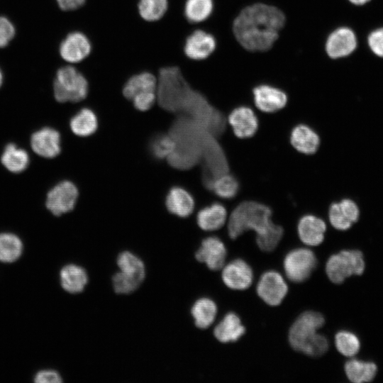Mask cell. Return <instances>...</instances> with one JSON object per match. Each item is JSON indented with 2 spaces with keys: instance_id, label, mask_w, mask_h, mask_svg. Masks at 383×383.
<instances>
[{
  "instance_id": "ee69618b",
  "label": "cell",
  "mask_w": 383,
  "mask_h": 383,
  "mask_svg": "<svg viewBox=\"0 0 383 383\" xmlns=\"http://www.w3.org/2000/svg\"><path fill=\"white\" fill-rule=\"evenodd\" d=\"M2 82H3V74H2V72H1V71L0 70V87L2 84Z\"/></svg>"
},
{
  "instance_id": "7402d4cb",
  "label": "cell",
  "mask_w": 383,
  "mask_h": 383,
  "mask_svg": "<svg viewBox=\"0 0 383 383\" xmlns=\"http://www.w3.org/2000/svg\"><path fill=\"white\" fill-rule=\"evenodd\" d=\"M165 204L170 213L182 218L189 216L194 208L192 196L180 187H174L169 191Z\"/></svg>"
},
{
  "instance_id": "8992f818",
  "label": "cell",
  "mask_w": 383,
  "mask_h": 383,
  "mask_svg": "<svg viewBox=\"0 0 383 383\" xmlns=\"http://www.w3.org/2000/svg\"><path fill=\"white\" fill-rule=\"evenodd\" d=\"M362 253L357 250H344L332 255L326 264L328 279L335 284H341L352 275H360L365 270Z\"/></svg>"
},
{
  "instance_id": "1f68e13d",
  "label": "cell",
  "mask_w": 383,
  "mask_h": 383,
  "mask_svg": "<svg viewBox=\"0 0 383 383\" xmlns=\"http://www.w3.org/2000/svg\"><path fill=\"white\" fill-rule=\"evenodd\" d=\"M23 244L21 239L10 233H0V261L12 262L21 255Z\"/></svg>"
},
{
  "instance_id": "3957f363",
  "label": "cell",
  "mask_w": 383,
  "mask_h": 383,
  "mask_svg": "<svg viewBox=\"0 0 383 383\" xmlns=\"http://www.w3.org/2000/svg\"><path fill=\"white\" fill-rule=\"evenodd\" d=\"M324 323L323 315L318 312L302 313L289 329V341L292 348L311 357L318 354L326 342L325 336L318 333Z\"/></svg>"
},
{
  "instance_id": "ac0fdd59",
  "label": "cell",
  "mask_w": 383,
  "mask_h": 383,
  "mask_svg": "<svg viewBox=\"0 0 383 383\" xmlns=\"http://www.w3.org/2000/svg\"><path fill=\"white\" fill-rule=\"evenodd\" d=\"M357 205L351 199H344L333 203L328 210V218L331 226L340 231L349 229L359 218Z\"/></svg>"
},
{
  "instance_id": "f35d334b",
  "label": "cell",
  "mask_w": 383,
  "mask_h": 383,
  "mask_svg": "<svg viewBox=\"0 0 383 383\" xmlns=\"http://www.w3.org/2000/svg\"><path fill=\"white\" fill-rule=\"evenodd\" d=\"M367 43L374 55L383 57V27L372 31L368 35Z\"/></svg>"
},
{
  "instance_id": "5b68a950",
  "label": "cell",
  "mask_w": 383,
  "mask_h": 383,
  "mask_svg": "<svg viewBox=\"0 0 383 383\" xmlns=\"http://www.w3.org/2000/svg\"><path fill=\"white\" fill-rule=\"evenodd\" d=\"M89 92V82L76 65L66 64L57 69L53 82V94L57 101L81 102L88 97Z\"/></svg>"
},
{
  "instance_id": "f6af8a7d",
  "label": "cell",
  "mask_w": 383,
  "mask_h": 383,
  "mask_svg": "<svg viewBox=\"0 0 383 383\" xmlns=\"http://www.w3.org/2000/svg\"><path fill=\"white\" fill-rule=\"evenodd\" d=\"M259 1H260V0H259Z\"/></svg>"
},
{
  "instance_id": "d4e9b609",
  "label": "cell",
  "mask_w": 383,
  "mask_h": 383,
  "mask_svg": "<svg viewBox=\"0 0 383 383\" xmlns=\"http://www.w3.org/2000/svg\"><path fill=\"white\" fill-rule=\"evenodd\" d=\"M62 288L71 294L82 292L88 283V274L79 265L69 264L64 266L60 272Z\"/></svg>"
},
{
  "instance_id": "d6986e66",
  "label": "cell",
  "mask_w": 383,
  "mask_h": 383,
  "mask_svg": "<svg viewBox=\"0 0 383 383\" xmlns=\"http://www.w3.org/2000/svg\"><path fill=\"white\" fill-rule=\"evenodd\" d=\"M326 224L321 218L308 214L302 216L297 224L301 241L308 246H318L324 240Z\"/></svg>"
},
{
  "instance_id": "83f0119b",
  "label": "cell",
  "mask_w": 383,
  "mask_h": 383,
  "mask_svg": "<svg viewBox=\"0 0 383 383\" xmlns=\"http://www.w3.org/2000/svg\"><path fill=\"white\" fill-rule=\"evenodd\" d=\"M98 121L94 111L89 108H82L70 120V126L77 135L85 137L93 134L97 129Z\"/></svg>"
},
{
  "instance_id": "4fadbf2b",
  "label": "cell",
  "mask_w": 383,
  "mask_h": 383,
  "mask_svg": "<svg viewBox=\"0 0 383 383\" xmlns=\"http://www.w3.org/2000/svg\"><path fill=\"white\" fill-rule=\"evenodd\" d=\"M259 297L267 304L279 305L288 292V286L283 277L277 272L270 270L259 279L257 288Z\"/></svg>"
},
{
  "instance_id": "5bb4252c",
  "label": "cell",
  "mask_w": 383,
  "mask_h": 383,
  "mask_svg": "<svg viewBox=\"0 0 383 383\" xmlns=\"http://www.w3.org/2000/svg\"><path fill=\"white\" fill-rule=\"evenodd\" d=\"M228 121L234 135L241 139L252 137L259 126L256 114L246 105L234 108L228 116Z\"/></svg>"
},
{
  "instance_id": "8fae6325",
  "label": "cell",
  "mask_w": 383,
  "mask_h": 383,
  "mask_svg": "<svg viewBox=\"0 0 383 383\" xmlns=\"http://www.w3.org/2000/svg\"><path fill=\"white\" fill-rule=\"evenodd\" d=\"M217 40L213 34L196 27L186 37L183 51L189 60L201 61L209 58L216 50Z\"/></svg>"
},
{
  "instance_id": "e0dca14e",
  "label": "cell",
  "mask_w": 383,
  "mask_h": 383,
  "mask_svg": "<svg viewBox=\"0 0 383 383\" xmlns=\"http://www.w3.org/2000/svg\"><path fill=\"white\" fill-rule=\"evenodd\" d=\"M30 142L33 152L45 158H53L61 151L60 135L52 128L45 127L35 131Z\"/></svg>"
},
{
  "instance_id": "e575fe53",
  "label": "cell",
  "mask_w": 383,
  "mask_h": 383,
  "mask_svg": "<svg viewBox=\"0 0 383 383\" xmlns=\"http://www.w3.org/2000/svg\"><path fill=\"white\" fill-rule=\"evenodd\" d=\"M335 344L338 352L344 356L353 357L360 348L359 338L353 333L341 331L335 336Z\"/></svg>"
},
{
  "instance_id": "60d3db41",
  "label": "cell",
  "mask_w": 383,
  "mask_h": 383,
  "mask_svg": "<svg viewBox=\"0 0 383 383\" xmlns=\"http://www.w3.org/2000/svg\"><path fill=\"white\" fill-rule=\"evenodd\" d=\"M36 383H60L62 382L60 374L52 370L39 371L35 376Z\"/></svg>"
},
{
  "instance_id": "44dd1931",
  "label": "cell",
  "mask_w": 383,
  "mask_h": 383,
  "mask_svg": "<svg viewBox=\"0 0 383 383\" xmlns=\"http://www.w3.org/2000/svg\"><path fill=\"white\" fill-rule=\"evenodd\" d=\"M289 141L292 146L299 152L313 155L320 146L318 133L306 124H299L292 130Z\"/></svg>"
},
{
  "instance_id": "2e32d148",
  "label": "cell",
  "mask_w": 383,
  "mask_h": 383,
  "mask_svg": "<svg viewBox=\"0 0 383 383\" xmlns=\"http://www.w3.org/2000/svg\"><path fill=\"white\" fill-rule=\"evenodd\" d=\"M227 255V250L223 241L217 237L206 238L195 253L197 261L206 264L211 270L216 271L223 268Z\"/></svg>"
},
{
  "instance_id": "9c48e42d",
  "label": "cell",
  "mask_w": 383,
  "mask_h": 383,
  "mask_svg": "<svg viewBox=\"0 0 383 383\" xmlns=\"http://www.w3.org/2000/svg\"><path fill=\"white\" fill-rule=\"evenodd\" d=\"M92 50L89 38L84 32L74 30L68 32L59 44L60 58L67 64L77 65L86 60Z\"/></svg>"
},
{
  "instance_id": "d6a6232c",
  "label": "cell",
  "mask_w": 383,
  "mask_h": 383,
  "mask_svg": "<svg viewBox=\"0 0 383 383\" xmlns=\"http://www.w3.org/2000/svg\"><path fill=\"white\" fill-rule=\"evenodd\" d=\"M209 189L222 199H231L238 194L239 183L233 174L223 173L212 181Z\"/></svg>"
},
{
  "instance_id": "8d00e7d4",
  "label": "cell",
  "mask_w": 383,
  "mask_h": 383,
  "mask_svg": "<svg viewBox=\"0 0 383 383\" xmlns=\"http://www.w3.org/2000/svg\"><path fill=\"white\" fill-rule=\"evenodd\" d=\"M142 282L122 272H118L112 277L113 287L117 294H128L135 292Z\"/></svg>"
},
{
  "instance_id": "d590c367",
  "label": "cell",
  "mask_w": 383,
  "mask_h": 383,
  "mask_svg": "<svg viewBox=\"0 0 383 383\" xmlns=\"http://www.w3.org/2000/svg\"><path fill=\"white\" fill-rule=\"evenodd\" d=\"M149 148L154 157L163 159L173 152L175 142L170 135L159 134L151 140Z\"/></svg>"
},
{
  "instance_id": "6da1fadb",
  "label": "cell",
  "mask_w": 383,
  "mask_h": 383,
  "mask_svg": "<svg viewBox=\"0 0 383 383\" xmlns=\"http://www.w3.org/2000/svg\"><path fill=\"white\" fill-rule=\"evenodd\" d=\"M286 18L277 6L257 1L243 7L233 22V33L245 50L261 52L270 50L279 38Z\"/></svg>"
},
{
  "instance_id": "f1b7e54d",
  "label": "cell",
  "mask_w": 383,
  "mask_h": 383,
  "mask_svg": "<svg viewBox=\"0 0 383 383\" xmlns=\"http://www.w3.org/2000/svg\"><path fill=\"white\" fill-rule=\"evenodd\" d=\"M377 365L372 362L352 359L346 362L345 372L348 379L354 383L372 381L377 373Z\"/></svg>"
},
{
  "instance_id": "30bf717a",
  "label": "cell",
  "mask_w": 383,
  "mask_h": 383,
  "mask_svg": "<svg viewBox=\"0 0 383 383\" xmlns=\"http://www.w3.org/2000/svg\"><path fill=\"white\" fill-rule=\"evenodd\" d=\"M251 94L256 108L266 113H273L283 109L289 101V95L285 90L267 82L254 86Z\"/></svg>"
},
{
  "instance_id": "9a60e30c",
  "label": "cell",
  "mask_w": 383,
  "mask_h": 383,
  "mask_svg": "<svg viewBox=\"0 0 383 383\" xmlns=\"http://www.w3.org/2000/svg\"><path fill=\"white\" fill-rule=\"evenodd\" d=\"M222 269V280L226 286L231 289H247L253 282L252 270L243 260H234L224 265Z\"/></svg>"
},
{
  "instance_id": "7a4b0ae2",
  "label": "cell",
  "mask_w": 383,
  "mask_h": 383,
  "mask_svg": "<svg viewBox=\"0 0 383 383\" xmlns=\"http://www.w3.org/2000/svg\"><path fill=\"white\" fill-rule=\"evenodd\" d=\"M272 210L267 205L255 201L240 203L231 213L228 221V233L236 239L248 231H253L257 236L266 234L276 225L272 220Z\"/></svg>"
},
{
  "instance_id": "7bdbcfd3",
  "label": "cell",
  "mask_w": 383,
  "mask_h": 383,
  "mask_svg": "<svg viewBox=\"0 0 383 383\" xmlns=\"http://www.w3.org/2000/svg\"><path fill=\"white\" fill-rule=\"evenodd\" d=\"M350 4L355 6H362L369 2L370 0H348Z\"/></svg>"
},
{
  "instance_id": "4dcf8cb0",
  "label": "cell",
  "mask_w": 383,
  "mask_h": 383,
  "mask_svg": "<svg viewBox=\"0 0 383 383\" xmlns=\"http://www.w3.org/2000/svg\"><path fill=\"white\" fill-rule=\"evenodd\" d=\"M121 272L143 282L145 277V267L142 260L129 251L121 252L116 260Z\"/></svg>"
},
{
  "instance_id": "cb8c5ba5",
  "label": "cell",
  "mask_w": 383,
  "mask_h": 383,
  "mask_svg": "<svg viewBox=\"0 0 383 383\" xmlns=\"http://www.w3.org/2000/svg\"><path fill=\"white\" fill-rule=\"evenodd\" d=\"M228 213L225 206L213 203L201 209L196 216L198 226L204 231H213L220 229L227 221Z\"/></svg>"
},
{
  "instance_id": "603a6c76",
  "label": "cell",
  "mask_w": 383,
  "mask_h": 383,
  "mask_svg": "<svg viewBox=\"0 0 383 383\" xmlns=\"http://www.w3.org/2000/svg\"><path fill=\"white\" fill-rule=\"evenodd\" d=\"M245 332L240 318L233 312L226 314L213 329L215 338L223 343L237 341Z\"/></svg>"
},
{
  "instance_id": "4316f807",
  "label": "cell",
  "mask_w": 383,
  "mask_h": 383,
  "mask_svg": "<svg viewBox=\"0 0 383 383\" xmlns=\"http://www.w3.org/2000/svg\"><path fill=\"white\" fill-rule=\"evenodd\" d=\"M195 326L206 329L214 322L217 314L216 303L211 299L203 297L197 299L191 309Z\"/></svg>"
},
{
  "instance_id": "b9f144b4",
  "label": "cell",
  "mask_w": 383,
  "mask_h": 383,
  "mask_svg": "<svg viewBox=\"0 0 383 383\" xmlns=\"http://www.w3.org/2000/svg\"><path fill=\"white\" fill-rule=\"evenodd\" d=\"M58 8L65 12L76 11L84 6L86 0H55Z\"/></svg>"
},
{
  "instance_id": "f546056e",
  "label": "cell",
  "mask_w": 383,
  "mask_h": 383,
  "mask_svg": "<svg viewBox=\"0 0 383 383\" xmlns=\"http://www.w3.org/2000/svg\"><path fill=\"white\" fill-rule=\"evenodd\" d=\"M1 162L9 172L20 173L28 167L29 156L25 150L18 148L13 143H9L4 150Z\"/></svg>"
},
{
  "instance_id": "74e56055",
  "label": "cell",
  "mask_w": 383,
  "mask_h": 383,
  "mask_svg": "<svg viewBox=\"0 0 383 383\" xmlns=\"http://www.w3.org/2000/svg\"><path fill=\"white\" fill-rule=\"evenodd\" d=\"M283 235V228L276 224V226L266 234L256 237V243L261 250L264 252H272L277 247Z\"/></svg>"
},
{
  "instance_id": "ffe728a7",
  "label": "cell",
  "mask_w": 383,
  "mask_h": 383,
  "mask_svg": "<svg viewBox=\"0 0 383 383\" xmlns=\"http://www.w3.org/2000/svg\"><path fill=\"white\" fill-rule=\"evenodd\" d=\"M157 77L148 71H141L130 76L122 88V94L128 101L135 96L149 92H157Z\"/></svg>"
},
{
  "instance_id": "ba28073f",
  "label": "cell",
  "mask_w": 383,
  "mask_h": 383,
  "mask_svg": "<svg viewBox=\"0 0 383 383\" xmlns=\"http://www.w3.org/2000/svg\"><path fill=\"white\" fill-rule=\"evenodd\" d=\"M357 39L350 27L340 26L333 28L324 41V51L328 58L339 60L350 56L357 48Z\"/></svg>"
},
{
  "instance_id": "484cf974",
  "label": "cell",
  "mask_w": 383,
  "mask_h": 383,
  "mask_svg": "<svg viewBox=\"0 0 383 383\" xmlns=\"http://www.w3.org/2000/svg\"><path fill=\"white\" fill-rule=\"evenodd\" d=\"M214 6V0H185L184 15L188 22L197 27L211 16Z\"/></svg>"
},
{
  "instance_id": "7c38bea8",
  "label": "cell",
  "mask_w": 383,
  "mask_h": 383,
  "mask_svg": "<svg viewBox=\"0 0 383 383\" xmlns=\"http://www.w3.org/2000/svg\"><path fill=\"white\" fill-rule=\"evenodd\" d=\"M78 189L68 180L57 183L47 194L46 208L56 216L71 211L77 202Z\"/></svg>"
},
{
  "instance_id": "277c9868",
  "label": "cell",
  "mask_w": 383,
  "mask_h": 383,
  "mask_svg": "<svg viewBox=\"0 0 383 383\" xmlns=\"http://www.w3.org/2000/svg\"><path fill=\"white\" fill-rule=\"evenodd\" d=\"M157 102L164 110L181 113L192 87L178 67L160 69L157 74Z\"/></svg>"
},
{
  "instance_id": "ab89813d",
  "label": "cell",
  "mask_w": 383,
  "mask_h": 383,
  "mask_svg": "<svg viewBox=\"0 0 383 383\" xmlns=\"http://www.w3.org/2000/svg\"><path fill=\"white\" fill-rule=\"evenodd\" d=\"M15 28L6 17L0 16V48L6 47L15 35Z\"/></svg>"
},
{
  "instance_id": "52a82bcc",
  "label": "cell",
  "mask_w": 383,
  "mask_h": 383,
  "mask_svg": "<svg viewBox=\"0 0 383 383\" xmlns=\"http://www.w3.org/2000/svg\"><path fill=\"white\" fill-rule=\"evenodd\" d=\"M317 259L312 250L299 248L289 252L284 260V270L287 277L295 283L306 281L315 270Z\"/></svg>"
},
{
  "instance_id": "836d02e7",
  "label": "cell",
  "mask_w": 383,
  "mask_h": 383,
  "mask_svg": "<svg viewBox=\"0 0 383 383\" xmlns=\"http://www.w3.org/2000/svg\"><path fill=\"white\" fill-rule=\"evenodd\" d=\"M168 9V0H138V11L145 21L155 22L161 19Z\"/></svg>"
}]
</instances>
